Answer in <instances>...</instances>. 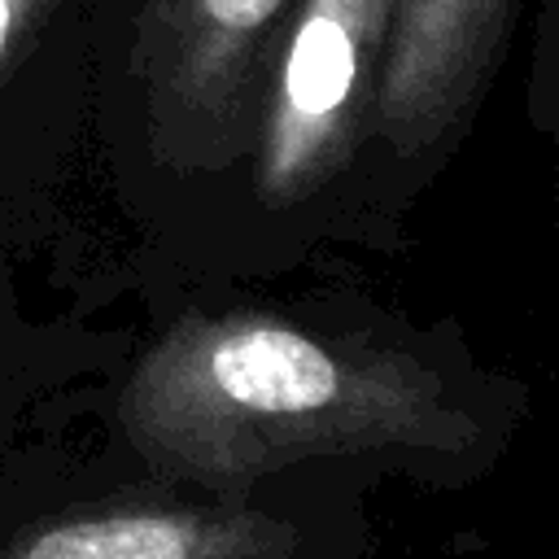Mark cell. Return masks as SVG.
<instances>
[{"mask_svg": "<svg viewBox=\"0 0 559 559\" xmlns=\"http://www.w3.org/2000/svg\"><path fill=\"white\" fill-rule=\"evenodd\" d=\"M524 411L528 389L485 371L459 323L301 293L179 314L127 371L114 419L153 476L240 498L314 459L467 485Z\"/></svg>", "mask_w": 559, "mask_h": 559, "instance_id": "6da1fadb", "label": "cell"}, {"mask_svg": "<svg viewBox=\"0 0 559 559\" xmlns=\"http://www.w3.org/2000/svg\"><path fill=\"white\" fill-rule=\"evenodd\" d=\"M389 26L393 0H297L284 17L223 197L262 258L301 266L323 245L358 249Z\"/></svg>", "mask_w": 559, "mask_h": 559, "instance_id": "7a4b0ae2", "label": "cell"}, {"mask_svg": "<svg viewBox=\"0 0 559 559\" xmlns=\"http://www.w3.org/2000/svg\"><path fill=\"white\" fill-rule=\"evenodd\" d=\"M297 0H96L92 87L135 170L223 205Z\"/></svg>", "mask_w": 559, "mask_h": 559, "instance_id": "3957f363", "label": "cell"}, {"mask_svg": "<svg viewBox=\"0 0 559 559\" xmlns=\"http://www.w3.org/2000/svg\"><path fill=\"white\" fill-rule=\"evenodd\" d=\"M524 0H393L358 249H402L406 218L467 144L502 79Z\"/></svg>", "mask_w": 559, "mask_h": 559, "instance_id": "277c9868", "label": "cell"}, {"mask_svg": "<svg viewBox=\"0 0 559 559\" xmlns=\"http://www.w3.org/2000/svg\"><path fill=\"white\" fill-rule=\"evenodd\" d=\"M297 528L236 498H105L26 524L0 559H284Z\"/></svg>", "mask_w": 559, "mask_h": 559, "instance_id": "5b68a950", "label": "cell"}, {"mask_svg": "<svg viewBox=\"0 0 559 559\" xmlns=\"http://www.w3.org/2000/svg\"><path fill=\"white\" fill-rule=\"evenodd\" d=\"M92 57L96 0H0V105L39 74L92 87Z\"/></svg>", "mask_w": 559, "mask_h": 559, "instance_id": "8992f818", "label": "cell"}, {"mask_svg": "<svg viewBox=\"0 0 559 559\" xmlns=\"http://www.w3.org/2000/svg\"><path fill=\"white\" fill-rule=\"evenodd\" d=\"M524 122L550 153V188L559 201V0L533 4L528 66H524Z\"/></svg>", "mask_w": 559, "mask_h": 559, "instance_id": "52a82bcc", "label": "cell"}]
</instances>
